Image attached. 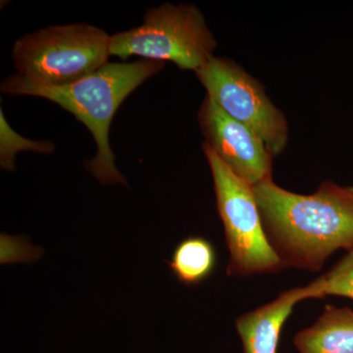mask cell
<instances>
[{
    "label": "cell",
    "mask_w": 353,
    "mask_h": 353,
    "mask_svg": "<svg viewBox=\"0 0 353 353\" xmlns=\"http://www.w3.org/2000/svg\"><path fill=\"white\" fill-rule=\"evenodd\" d=\"M253 188L265 232L285 264L320 270L334 252L353 248V197L347 187L323 183L303 196L271 179Z\"/></svg>",
    "instance_id": "obj_1"
},
{
    "label": "cell",
    "mask_w": 353,
    "mask_h": 353,
    "mask_svg": "<svg viewBox=\"0 0 353 353\" xmlns=\"http://www.w3.org/2000/svg\"><path fill=\"white\" fill-rule=\"evenodd\" d=\"M165 62L141 59L104 65L81 80L65 85H46L19 75L7 77L1 92L9 95L41 97L58 104L75 116L92 132L97 153L85 166L103 185L122 183L126 178L116 166L115 154L109 143L111 123L125 99L164 68Z\"/></svg>",
    "instance_id": "obj_2"
},
{
    "label": "cell",
    "mask_w": 353,
    "mask_h": 353,
    "mask_svg": "<svg viewBox=\"0 0 353 353\" xmlns=\"http://www.w3.org/2000/svg\"><path fill=\"white\" fill-rule=\"evenodd\" d=\"M217 48L203 14L192 4L164 3L148 9L143 23L111 36L110 55L171 61L179 68H202Z\"/></svg>",
    "instance_id": "obj_3"
},
{
    "label": "cell",
    "mask_w": 353,
    "mask_h": 353,
    "mask_svg": "<svg viewBox=\"0 0 353 353\" xmlns=\"http://www.w3.org/2000/svg\"><path fill=\"white\" fill-rule=\"evenodd\" d=\"M110 41L108 32L85 23L51 26L14 43L13 64L32 82L70 85L108 63Z\"/></svg>",
    "instance_id": "obj_4"
},
{
    "label": "cell",
    "mask_w": 353,
    "mask_h": 353,
    "mask_svg": "<svg viewBox=\"0 0 353 353\" xmlns=\"http://www.w3.org/2000/svg\"><path fill=\"white\" fill-rule=\"evenodd\" d=\"M203 150L231 255L228 274L248 276L280 270L285 263L265 232L254 188L236 176L205 143Z\"/></svg>",
    "instance_id": "obj_5"
},
{
    "label": "cell",
    "mask_w": 353,
    "mask_h": 353,
    "mask_svg": "<svg viewBox=\"0 0 353 353\" xmlns=\"http://www.w3.org/2000/svg\"><path fill=\"white\" fill-rule=\"evenodd\" d=\"M196 75L208 92L206 97L230 117L252 130L272 157L282 153L289 139L287 120L254 78L232 60L215 57Z\"/></svg>",
    "instance_id": "obj_6"
},
{
    "label": "cell",
    "mask_w": 353,
    "mask_h": 353,
    "mask_svg": "<svg viewBox=\"0 0 353 353\" xmlns=\"http://www.w3.org/2000/svg\"><path fill=\"white\" fill-rule=\"evenodd\" d=\"M205 145L252 187L271 180L272 159L264 141L252 130L230 117L208 97L199 112Z\"/></svg>",
    "instance_id": "obj_7"
},
{
    "label": "cell",
    "mask_w": 353,
    "mask_h": 353,
    "mask_svg": "<svg viewBox=\"0 0 353 353\" xmlns=\"http://www.w3.org/2000/svg\"><path fill=\"white\" fill-rule=\"evenodd\" d=\"M315 299L313 285L285 290L275 299L239 317L236 328L245 353H278L281 332L292 309L303 299Z\"/></svg>",
    "instance_id": "obj_8"
},
{
    "label": "cell",
    "mask_w": 353,
    "mask_h": 353,
    "mask_svg": "<svg viewBox=\"0 0 353 353\" xmlns=\"http://www.w3.org/2000/svg\"><path fill=\"white\" fill-rule=\"evenodd\" d=\"M299 353H353V310L326 306L311 327L294 336Z\"/></svg>",
    "instance_id": "obj_9"
},
{
    "label": "cell",
    "mask_w": 353,
    "mask_h": 353,
    "mask_svg": "<svg viewBox=\"0 0 353 353\" xmlns=\"http://www.w3.org/2000/svg\"><path fill=\"white\" fill-rule=\"evenodd\" d=\"M168 264L181 283L199 285L214 272L217 252L213 243L203 236H189L176 246Z\"/></svg>",
    "instance_id": "obj_10"
},
{
    "label": "cell",
    "mask_w": 353,
    "mask_h": 353,
    "mask_svg": "<svg viewBox=\"0 0 353 353\" xmlns=\"http://www.w3.org/2000/svg\"><path fill=\"white\" fill-rule=\"evenodd\" d=\"M55 145L48 141H32L17 134L9 126L3 111L0 110V164L3 170H15V157L21 152L51 154Z\"/></svg>",
    "instance_id": "obj_11"
},
{
    "label": "cell",
    "mask_w": 353,
    "mask_h": 353,
    "mask_svg": "<svg viewBox=\"0 0 353 353\" xmlns=\"http://www.w3.org/2000/svg\"><path fill=\"white\" fill-rule=\"evenodd\" d=\"M316 299L328 296L353 299V248L325 275L311 283Z\"/></svg>",
    "instance_id": "obj_12"
},
{
    "label": "cell",
    "mask_w": 353,
    "mask_h": 353,
    "mask_svg": "<svg viewBox=\"0 0 353 353\" xmlns=\"http://www.w3.org/2000/svg\"><path fill=\"white\" fill-rule=\"evenodd\" d=\"M347 189L348 192H350V194H352V196L353 197V187H347Z\"/></svg>",
    "instance_id": "obj_13"
}]
</instances>
